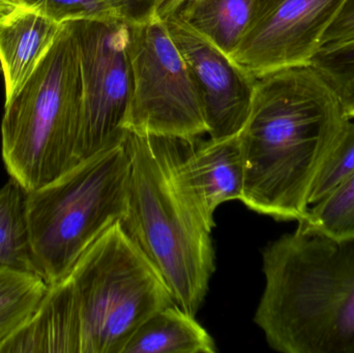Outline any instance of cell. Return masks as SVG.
I'll return each mask as SVG.
<instances>
[{"instance_id": "6da1fadb", "label": "cell", "mask_w": 354, "mask_h": 353, "mask_svg": "<svg viewBox=\"0 0 354 353\" xmlns=\"http://www.w3.org/2000/svg\"><path fill=\"white\" fill-rule=\"evenodd\" d=\"M351 120L312 66L256 77L239 134L245 166L241 202L276 221H301L311 207L312 188Z\"/></svg>"}, {"instance_id": "7a4b0ae2", "label": "cell", "mask_w": 354, "mask_h": 353, "mask_svg": "<svg viewBox=\"0 0 354 353\" xmlns=\"http://www.w3.org/2000/svg\"><path fill=\"white\" fill-rule=\"evenodd\" d=\"M254 323L282 353H354V238L295 229L262 250Z\"/></svg>"}, {"instance_id": "3957f363", "label": "cell", "mask_w": 354, "mask_h": 353, "mask_svg": "<svg viewBox=\"0 0 354 353\" xmlns=\"http://www.w3.org/2000/svg\"><path fill=\"white\" fill-rule=\"evenodd\" d=\"M126 141L130 194L120 224L161 271L177 306L196 316L214 271V222L204 215L183 173L193 141L129 131Z\"/></svg>"}, {"instance_id": "277c9868", "label": "cell", "mask_w": 354, "mask_h": 353, "mask_svg": "<svg viewBox=\"0 0 354 353\" xmlns=\"http://www.w3.org/2000/svg\"><path fill=\"white\" fill-rule=\"evenodd\" d=\"M174 304L165 278L120 221L41 300L79 353H122L147 319Z\"/></svg>"}, {"instance_id": "5b68a950", "label": "cell", "mask_w": 354, "mask_h": 353, "mask_svg": "<svg viewBox=\"0 0 354 353\" xmlns=\"http://www.w3.org/2000/svg\"><path fill=\"white\" fill-rule=\"evenodd\" d=\"M82 101L78 44L68 21L22 88L4 105L2 160L25 192L44 188L78 164Z\"/></svg>"}, {"instance_id": "8992f818", "label": "cell", "mask_w": 354, "mask_h": 353, "mask_svg": "<svg viewBox=\"0 0 354 353\" xmlns=\"http://www.w3.org/2000/svg\"><path fill=\"white\" fill-rule=\"evenodd\" d=\"M127 133L39 190L27 192L31 257L48 285L64 280L84 251L128 211Z\"/></svg>"}, {"instance_id": "52a82bcc", "label": "cell", "mask_w": 354, "mask_h": 353, "mask_svg": "<svg viewBox=\"0 0 354 353\" xmlns=\"http://www.w3.org/2000/svg\"><path fill=\"white\" fill-rule=\"evenodd\" d=\"M130 23L133 93L124 130L195 141L207 134L199 95L159 15Z\"/></svg>"}, {"instance_id": "ba28073f", "label": "cell", "mask_w": 354, "mask_h": 353, "mask_svg": "<svg viewBox=\"0 0 354 353\" xmlns=\"http://www.w3.org/2000/svg\"><path fill=\"white\" fill-rule=\"evenodd\" d=\"M78 44L83 101L77 160L126 135L133 93L130 23L126 19L71 21Z\"/></svg>"}, {"instance_id": "9c48e42d", "label": "cell", "mask_w": 354, "mask_h": 353, "mask_svg": "<svg viewBox=\"0 0 354 353\" xmlns=\"http://www.w3.org/2000/svg\"><path fill=\"white\" fill-rule=\"evenodd\" d=\"M345 0H253L249 23L230 57L254 77L311 66Z\"/></svg>"}, {"instance_id": "30bf717a", "label": "cell", "mask_w": 354, "mask_h": 353, "mask_svg": "<svg viewBox=\"0 0 354 353\" xmlns=\"http://www.w3.org/2000/svg\"><path fill=\"white\" fill-rule=\"evenodd\" d=\"M162 19L199 95L209 138L222 140L236 136L249 116L256 77L176 12Z\"/></svg>"}, {"instance_id": "8fae6325", "label": "cell", "mask_w": 354, "mask_h": 353, "mask_svg": "<svg viewBox=\"0 0 354 353\" xmlns=\"http://www.w3.org/2000/svg\"><path fill=\"white\" fill-rule=\"evenodd\" d=\"M197 141L189 144L183 169L204 215L214 222L218 207L243 198L245 166L241 143L239 135L199 144Z\"/></svg>"}, {"instance_id": "7c38bea8", "label": "cell", "mask_w": 354, "mask_h": 353, "mask_svg": "<svg viewBox=\"0 0 354 353\" xmlns=\"http://www.w3.org/2000/svg\"><path fill=\"white\" fill-rule=\"evenodd\" d=\"M62 24L31 8H20L0 22V62L6 103L22 88L51 48Z\"/></svg>"}, {"instance_id": "4fadbf2b", "label": "cell", "mask_w": 354, "mask_h": 353, "mask_svg": "<svg viewBox=\"0 0 354 353\" xmlns=\"http://www.w3.org/2000/svg\"><path fill=\"white\" fill-rule=\"evenodd\" d=\"M212 336L195 316L176 304L153 314L131 338L122 353H214Z\"/></svg>"}, {"instance_id": "5bb4252c", "label": "cell", "mask_w": 354, "mask_h": 353, "mask_svg": "<svg viewBox=\"0 0 354 353\" xmlns=\"http://www.w3.org/2000/svg\"><path fill=\"white\" fill-rule=\"evenodd\" d=\"M252 3L253 0H183L176 14L231 56L247 28Z\"/></svg>"}, {"instance_id": "9a60e30c", "label": "cell", "mask_w": 354, "mask_h": 353, "mask_svg": "<svg viewBox=\"0 0 354 353\" xmlns=\"http://www.w3.org/2000/svg\"><path fill=\"white\" fill-rule=\"evenodd\" d=\"M47 290L37 274L0 267V347L33 316Z\"/></svg>"}, {"instance_id": "2e32d148", "label": "cell", "mask_w": 354, "mask_h": 353, "mask_svg": "<svg viewBox=\"0 0 354 353\" xmlns=\"http://www.w3.org/2000/svg\"><path fill=\"white\" fill-rule=\"evenodd\" d=\"M26 192L10 178L0 189V267L35 271L25 216Z\"/></svg>"}, {"instance_id": "e0dca14e", "label": "cell", "mask_w": 354, "mask_h": 353, "mask_svg": "<svg viewBox=\"0 0 354 353\" xmlns=\"http://www.w3.org/2000/svg\"><path fill=\"white\" fill-rule=\"evenodd\" d=\"M297 229L336 240L354 238V172L326 197L310 207Z\"/></svg>"}, {"instance_id": "ac0fdd59", "label": "cell", "mask_w": 354, "mask_h": 353, "mask_svg": "<svg viewBox=\"0 0 354 353\" xmlns=\"http://www.w3.org/2000/svg\"><path fill=\"white\" fill-rule=\"evenodd\" d=\"M311 66L330 83L345 111L354 120V39L324 46Z\"/></svg>"}, {"instance_id": "d6986e66", "label": "cell", "mask_w": 354, "mask_h": 353, "mask_svg": "<svg viewBox=\"0 0 354 353\" xmlns=\"http://www.w3.org/2000/svg\"><path fill=\"white\" fill-rule=\"evenodd\" d=\"M19 6L31 8L58 24L91 19H124L118 0H17Z\"/></svg>"}, {"instance_id": "ffe728a7", "label": "cell", "mask_w": 354, "mask_h": 353, "mask_svg": "<svg viewBox=\"0 0 354 353\" xmlns=\"http://www.w3.org/2000/svg\"><path fill=\"white\" fill-rule=\"evenodd\" d=\"M354 172V122L351 120L342 140L326 162L316 180L311 194L310 205L322 200L336 189L343 180Z\"/></svg>"}, {"instance_id": "44dd1931", "label": "cell", "mask_w": 354, "mask_h": 353, "mask_svg": "<svg viewBox=\"0 0 354 353\" xmlns=\"http://www.w3.org/2000/svg\"><path fill=\"white\" fill-rule=\"evenodd\" d=\"M183 0H118L122 16L129 22H136L159 15L161 18L176 12Z\"/></svg>"}, {"instance_id": "7402d4cb", "label": "cell", "mask_w": 354, "mask_h": 353, "mask_svg": "<svg viewBox=\"0 0 354 353\" xmlns=\"http://www.w3.org/2000/svg\"><path fill=\"white\" fill-rule=\"evenodd\" d=\"M354 39V0H345L334 22L326 31L324 46ZM322 46V47H324Z\"/></svg>"}, {"instance_id": "603a6c76", "label": "cell", "mask_w": 354, "mask_h": 353, "mask_svg": "<svg viewBox=\"0 0 354 353\" xmlns=\"http://www.w3.org/2000/svg\"><path fill=\"white\" fill-rule=\"evenodd\" d=\"M18 8L20 6L17 0H0V22Z\"/></svg>"}, {"instance_id": "cb8c5ba5", "label": "cell", "mask_w": 354, "mask_h": 353, "mask_svg": "<svg viewBox=\"0 0 354 353\" xmlns=\"http://www.w3.org/2000/svg\"><path fill=\"white\" fill-rule=\"evenodd\" d=\"M2 73V66H1V62H0V74Z\"/></svg>"}]
</instances>
